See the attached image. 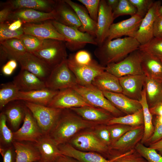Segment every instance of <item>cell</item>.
I'll list each match as a JSON object with an SVG mask.
<instances>
[{
    "mask_svg": "<svg viewBox=\"0 0 162 162\" xmlns=\"http://www.w3.org/2000/svg\"><path fill=\"white\" fill-rule=\"evenodd\" d=\"M140 44L135 38L126 37L111 40H105L95 49L94 53L100 64L105 67L120 62L139 49Z\"/></svg>",
    "mask_w": 162,
    "mask_h": 162,
    "instance_id": "6da1fadb",
    "label": "cell"
},
{
    "mask_svg": "<svg viewBox=\"0 0 162 162\" xmlns=\"http://www.w3.org/2000/svg\"><path fill=\"white\" fill-rule=\"evenodd\" d=\"M68 109L63 110L59 119L48 135L58 145L68 142L82 130L100 124L86 120Z\"/></svg>",
    "mask_w": 162,
    "mask_h": 162,
    "instance_id": "7a4b0ae2",
    "label": "cell"
},
{
    "mask_svg": "<svg viewBox=\"0 0 162 162\" xmlns=\"http://www.w3.org/2000/svg\"><path fill=\"white\" fill-rule=\"evenodd\" d=\"M65 41L55 39H44L42 45L33 54L52 69L68 57Z\"/></svg>",
    "mask_w": 162,
    "mask_h": 162,
    "instance_id": "3957f363",
    "label": "cell"
},
{
    "mask_svg": "<svg viewBox=\"0 0 162 162\" xmlns=\"http://www.w3.org/2000/svg\"><path fill=\"white\" fill-rule=\"evenodd\" d=\"M72 88L91 106L105 110L111 113L114 117L125 115L112 104L105 97L102 91L92 84L87 86L77 84Z\"/></svg>",
    "mask_w": 162,
    "mask_h": 162,
    "instance_id": "277c9868",
    "label": "cell"
},
{
    "mask_svg": "<svg viewBox=\"0 0 162 162\" xmlns=\"http://www.w3.org/2000/svg\"><path fill=\"white\" fill-rule=\"evenodd\" d=\"M51 22L58 32L66 39L67 49L75 51L83 48L87 44L97 46L96 38L89 34L75 28L64 25L55 20Z\"/></svg>",
    "mask_w": 162,
    "mask_h": 162,
    "instance_id": "5b68a950",
    "label": "cell"
},
{
    "mask_svg": "<svg viewBox=\"0 0 162 162\" xmlns=\"http://www.w3.org/2000/svg\"><path fill=\"white\" fill-rule=\"evenodd\" d=\"M44 135H49L59 119L63 109L24 101Z\"/></svg>",
    "mask_w": 162,
    "mask_h": 162,
    "instance_id": "8992f818",
    "label": "cell"
},
{
    "mask_svg": "<svg viewBox=\"0 0 162 162\" xmlns=\"http://www.w3.org/2000/svg\"><path fill=\"white\" fill-rule=\"evenodd\" d=\"M68 142L79 150L98 153L104 155V157H107L108 159H112L109 148L99 140L92 128L91 130H86L79 132Z\"/></svg>",
    "mask_w": 162,
    "mask_h": 162,
    "instance_id": "52a82bcc",
    "label": "cell"
},
{
    "mask_svg": "<svg viewBox=\"0 0 162 162\" xmlns=\"http://www.w3.org/2000/svg\"><path fill=\"white\" fill-rule=\"evenodd\" d=\"M67 62L68 67L76 77L78 84L82 86L92 84L94 78L105 70V67L93 59L87 64L77 63L74 59L73 54L69 55Z\"/></svg>",
    "mask_w": 162,
    "mask_h": 162,
    "instance_id": "ba28073f",
    "label": "cell"
},
{
    "mask_svg": "<svg viewBox=\"0 0 162 162\" xmlns=\"http://www.w3.org/2000/svg\"><path fill=\"white\" fill-rule=\"evenodd\" d=\"M67 60L52 70L45 81L46 88L60 90L72 88L78 84L76 77L68 66Z\"/></svg>",
    "mask_w": 162,
    "mask_h": 162,
    "instance_id": "9c48e42d",
    "label": "cell"
},
{
    "mask_svg": "<svg viewBox=\"0 0 162 162\" xmlns=\"http://www.w3.org/2000/svg\"><path fill=\"white\" fill-rule=\"evenodd\" d=\"M105 71L118 78L129 75L143 74L140 65L139 49L118 62L109 64Z\"/></svg>",
    "mask_w": 162,
    "mask_h": 162,
    "instance_id": "30bf717a",
    "label": "cell"
},
{
    "mask_svg": "<svg viewBox=\"0 0 162 162\" xmlns=\"http://www.w3.org/2000/svg\"><path fill=\"white\" fill-rule=\"evenodd\" d=\"M144 125L136 127L129 131L109 148L112 158L126 153L133 149L140 142L144 133Z\"/></svg>",
    "mask_w": 162,
    "mask_h": 162,
    "instance_id": "8fae6325",
    "label": "cell"
},
{
    "mask_svg": "<svg viewBox=\"0 0 162 162\" xmlns=\"http://www.w3.org/2000/svg\"><path fill=\"white\" fill-rule=\"evenodd\" d=\"M44 135L31 112L26 106L23 125L13 132L14 140L35 143Z\"/></svg>",
    "mask_w": 162,
    "mask_h": 162,
    "instance_id": "7c38bea8",
    "label": "cell"
},
{
    "mask_svg": "<svg viewBox=\"0 0 162 162\" xmlns=\"http://www.w3.org/2000/svg\"><path fill=\"white\" fill-rule=\"evenodd\" d=\"M20 64L21 69L27 70L45 81L52 69L33 53L28 52L13 58Z\"/></svg>",
    "mask_w": 162,
    "mask_h": 162,
    "instance_id": "4fadbf2b",
    "label": "cell"
},
{
    "mask_svg": "<svg viewBox=\"0 0 162 162\" xmlns=\"http://www.w3.org/2000/svg\"><path fill=\"white\" fill-rule=\"evenodd\" d=\"M85 106H92L85 101L81 96L72 88L59 90L47 106L61 109Z\"/></svg>",
    "mask_w": 162,
    "mask_h": 162,
    "instance_id": "5bb4252c",
    "label": "cell"
},
{
    "mask_svg": "<svg viewBox=\"0 0 162 162\" xmlns=\"http://www.w3.org/2000/svg\"><path fill=\"white\" fill-rule=\"evenodd\" d=\"M142 19L136 14L127 19L113 23L106 40H111L124 36L135 38Z\"/></svg>",
    "mask_w": 162,
    "mask_h": 162,
    "instance_id": "9a60e30c",
    "label": "cell"
},
{
    "mask_svg": "<svg viewBox=\"0 0 162 162\" xmlns=\"http://www.w3.org/2000/svg\"><path fill=\"white\" fill-rule=\"evenodd\" d=\"M161 3L160 1H154L147 13L142 19L135 37L140 45L146 44L154 38V24L158 16V12Z\"/></svg>",
    "mask_w": 162,
    "mask_h": 162,
    "instance_id": "2e32d148",
    "label": "cell"
},
{
    "mask_svg": "<svg viewBox=\"0 0 162 162\" xmlns=\"http://www.w3.org/2000/svg\"><path fill=\"white\" fill-rule=\"evenodd\" d=\"M22 28L25 34L42 39H55L66 41L65 39L57 30L51 20L40 23H23Z\"/></svg>",
    "mask_w": 162,
    "mask_h": 162,
    "instance_id": "e0dca14e",
    "label": "cell"
},
{
    "mask_svg": "<svg viewBox=\"0 0 162 162\" xmlns=\"http://www.w3.org/2000/svg\"><path fill=\"white\" fill-rule=\"evenodd\" d=\"M114 20L112 10L107 4L106 0H100L95 38L97 46L101 45L106 39Z\"/></svg>",
    "mask_w": 162,
    "mask_h": 162,
    "instance_id": "ac0fdd59",
    "label": "cell"
},
{
    "mask_svg": "<svg viewBox=\"0 0 162 162\" xmlns=\"http://www.w3.org/2000/svg\"><path fill=\"white\" fill-rule=\"evenodd\" d=\"M55 10L46 13L34 9L22 8L12 11L7 22L20 20L23 23H39L50 20H55Z\"/></svg>",
    "mask_w": 162,
    "mask_h": 162,
    "instance_id": "d6986e66",
    "label": "cell"
},
{
    "mask_svg": "<svg viewBox=\"0 0 162 162\" xmlns=\"http://www.w3.org/2000/svg\"><path fill=\"white\" fill-rule=\"evenodd\" d=\"M144 74L129 75L119 78L122 93L132 99L140 101L141 99L145 78Z\"/></svg>",
    "mask_w": 162,
    "mask_h": 162,
    "instance_id": "ffe728a7",
    "label": "cell"
},
{
    "mask_svg": "<svg viewBox=\"0 0 162 162\" xmlns=\"http://www.w3.org/2000/svg\"><path fill=\"white\" fill-rule=\"evenodd\" d=\"M58 146L62 154L73 158L79 162H113L119 156L108 159L98 153L77 149L68 142Z\"/></svg>",
    "mask_w": 162,
    "mask_h": 162,
    "instance_id": "44dd1931",
    "label": "cell"
},
{
    "mask_svg": "<svg viewBox=\"0 0 162 162\" xmlns=\"http://www.w3.org/2000/svg\"><path fill=\"white\" fill-rule=\"evenodd\" d=\"M102 92L114 106L125 115L134 113L142 109L140 101L128 98L122 93Z\"/></svg>",
    "mask_w": 162,
    "mask_h": 162,
    "instance_id": "7402d4cb",
    "label": "cell"
},
{
    "mask_svg": "<svg viewBox=\"0 0 162 162\" xmlns=\"http://www.w3.org/2000/svg\"><path fill=\"white\" fill-rule=\"evenodd\" d=\"M141 68L147 77L162 81V59L139 49Z\"/></svg>",
    "mask_w": 162,
    "mask_h": 162,
    "instance_id": "603a6c76",
    "label": "cell"
},
{
    "mask_svg": "<svg viewBox=\"0 0 162 162\" xmlns=\"http://www.w3.org/2000/svg\"><path fill=\"white\" fill-rule=\"evenodd\" d=\"M56 3L57 0H10L2 5L9 7L13 11L27 8L49 13L55 10Z\"/></svg>",
    "mask_w": 162,
    "mask_h": 162,
    "instance_id": "cb8c5ba5",
    "label": "cell"
},
{
    "mask_svg": "<svg viewBox=\"0 0 162 162\" xmlns=\"http://www.w3.org/2000/svg\"><path fill=\"white\" fill-rule=\"evenodd\" d=\"M12 82L20 91L28 92L46 88L45 81L23 69H21Z\"/></svg>",
    "mask_w": 162,
    "mask_h": 162,
    "instance_id": "d4e9b609",
    "label": "cell"
},
{
    "mask_svg": "<svg viewBox=\"0 0 162 162\" xmlns=\"http://www.w3.org/2000/svg\"><path fill=\"white\" fill-rule=\"evenodd\" d=\"M70 109L86 120L100 124H106L111 118L114 117L105 110L94 106H85Z\"/></svg>",
    "mask_w": 162,
    "mask_h": 162,
    "instance_id": "484cf974",
    "label": "cell"
},
{
    "mask_svg": "<svg viewBox=\"0 0 162 162\" xmlns=\"http://www.w3.org/2000/svg\"><path fill=\"white\" fill-rule=\"evenodd\" d=\"M58 91L47 88L28 92L19 91L16 100L47 106Z\"/></svg>",
    "mask_w": 162,
    "mask_h": 162,
    "instance_id": "4316f807",
    "label": "cell"
},
{
    "mask_svg": "<svg viewBox=\"0 0 162 162\" xmlns=\"http://www.w3.org/2000/svg\"><path fill=\"white\" fill-rule=\"evenodd\" d=\"M56 12L55 20L66 26L79 29L82 24L74 10L64 0H57L55 9Z\"/></svg>",
    "mask_w": 162,
    "mask_h": 162,
    "instance_id": "83f0119b",
    "label": "cell"
},
{
    "mask_svg": "<svg viewBox=\"0 0 162 162\" xmlns=\"http://www.w3.org/2000/svg\"><path fill=\"white\" fill-rule=\"evenodd\" d=\"M40 154L43 162H55L62 154L58 145L48 135H44L34 143Z\"/></svg>",
    "mask_w": 162,
    "mask_h": 162,
    "instance_id": "f1b7e54d",
    "label": "cell"
},
{
    "mask_svg": "<svg viewBox=\"0 0 162 162\" xmlns=\"http://www.w3.org/2000/svg\"><path fill=\"white\" fill-rule=\"evenodd\" d=\"M12 144L16 153L15 162H37L40 160V154L34 143L14 140Z\"/></svg>",
    "mask_w": 162,
    "mask_h": 162,
    "instance_id": "f546056e",
    "label": "cell"
},
{
    "mask_svg": "<svg viewBox=\"0 0 162 162\" xmlns=\"http://www.w3.org/2000/svg\"><path fill=\"white\" fill-rule=\"evenodd\" d=\"M74 10L82 24L79 29L81 31L86 32L96 38L97 22L90 17L86 8L70 0H64Z\"/></svg>",
    "mask_w": 162,
    "mask_h": 162,
    "instance_id": "4dcf8cb0",
    "label": "cell"
},
{
    "mask_svg": "<svg viewBox=\"0 0 162 162\" xmlns=\"http://www.w3.org/2000/svg\"><path fill=\"white\" fill-rule=\"evenodd\" d=\"M92 84L102 92L122 93L119 78L105 70L94 78Z\"/></svg>",
    "mask_w": 162,
    "mask_h": 162,
    "instance_id": "1f68e13d",
    "label": "cell"
},
{
    "mask_svg": "<svg viewBox=\"0 0 162 162\" xmlns=\"http://www.w3.org/2000/svg\"><path fill=\"white\" fill-rule=\"evenodd\" d=\"M143 88L149 108L162 101V81L146 76Z\"/></svg>",
    "mask_w": 162,
    "mask_h": 162,
    "instance_id": "d6a6232c",
    "label": "cell"
},
{
    "mask_svg": "<svg viewBox=\"0 0 162 162\" xmlns=\"http://www.w3.org/2000/svg\"><path fill=\"white\" fill-rule=\"evenodd\" d=\"M13 101V103L8 106L3 112L11 126L16 129L24 119L26 106L23 101L16 100Z\"/></svg>",
    "mask_w": 162,
    "mask_h": 162,
    "instance_id": "836d02e7",
    "label": "cell"
},
{
    "mask_svg": "<svg viewBox=\"0 0 162 162\" xmlns=\"http://www.w3.org/2000/svg\"><path fill=\"white\" fill-rule=\"evenodd\" d=\"M140 102L142 105L144 117V133L140 143L145 144L153 134L154 126L153 122V116L151 113L146 98L145 91L143 88L142 97Z\"/></svg>",
    "mask_w": 162,
    "mask_h": 162,
    "instance_id": "e575fe53",
    "label": "cell"
},
{
    "mask_svg": "<svg viewBox=\"0 0 162 162\" xmlns=\"http://www.w3.org/2000/svg\"><path fill=\"white\" fill-rule=\"evenodd\" d=\"M119 124L132 127L144 125V117L142 109L130 114L119 117H114L107 123L106 125Z\"/></svg>",
    "mask_w": 162,
    "mask_h": 162,
    "instance_id": "d590c367",
    "label": "cell"
},
{
    "mask_svg": "<svg viewBox=\"0 0 162 162\" xmlns=\"http://www.w3.org/2000/svg\"><path fill=\"white\" fill-rule=\"evenodd\" d=\"M0 46L8 54L9 59L27 52L24 46L19 38L7 39L0 41Z\"/></svg>",
    "mask_w": 162,
    "mask_h": 162,
    "instance_id": "8d00e7d4",
    "label": "cell"
},
{
    "mask_svg": "<svg viewBox=\"0 0 162 162\" xmlns=\"http://www.w3.org/2000/svg\"><path fill=\"white\" fill-rule=\"evenodd\" d=\"M19 91L12 82L1 85L0 109L2 110L10 102L16 100Z\"/></svg>",
    "mask_w": 162,
    "mask_h": 162,
    "instance_id": "74e56055",
    "label": "cell"
},
{
    "mask_svg": "<svg viewBox=\"0 0 162 162\" xmlns=\"http://www.w3.org/2000/svg\"><path fill=\"white\" fill-rule=\"evenodd\" d=\"M135 149L147 162H162V155L154 149L140 142L137 144Z\"/></svg>",
    "mask_w": 162,
    "mask_h": 162,
    "instance_id": "f35d334b",
    "label": "cell"
},
{
    "mask_svg": "<svg viewBox=\"0 0 162 162\" xmlns=\"http://www.w3.org/2000/svg\"><path fill=\"white\" fill-rule=\"evenodd\" d=\"M19 39L21 40L27 52L31 53H33L40 48L44 40L25 34Z\"/></svg>",
    "mask_w": 162,
    "mask_h": 162,
    "instance_id": "ab89813d",
    "label": "cell"
},
{
    "mask_svg": "<svg viewBox=\"0 0 162 162\" xmlns=\"http://www.w3.org/2000/svg\"><path fill=\"white\" fill-rule=\"evenodd\" d=\"M139 49L162 59V38L154 37Z\"/></svg>",
    "mask_w": 162,
    "mask_h": 162,
    "instance_id": "60d3db41",
    "label": "cell"
},
{
    "mask_svg": "<svg viewBox=\"0 0 162 162\" xmlns=\"http://www.w3.org/2000/svg\"><path fill=\"white\" fill-rule=\"evenodd\" d=\"M136 8L129 0H119L116 8L113 11L114 19L118 17L123 15H128L131 16L136 14Z\"/></svg>",
    "mask_w": 162,
    "mask_h": 162,
    "instance_id": "b9f144b4",
    "label": "cell"
},
{
    "mask_svg": "<svg viewBox=\"0 0 162 162\" xmlns=\"http://www.w3.org/2000/svg\"><path fill=\"white\" fill-rule=\"evenodd\" d=\"M7 118L4 113L0 114V141L3 144L8 145L12 143L14 140L13 132L9 128L6 124Z\"/></svg>",
    "mask_w": 162,
    "mask_h": 162,
    "instance_id": "7bdbcfd3",
    "label": "cell"
},
{
    "mask_svg": "<svg viewBox=\"0 0 162 162\" xmlns=\"http://www.w3.org/2000/svg\"><path fill=\"white\" fill-rule=\"evenodd\" d=\"M107 125L110 134L111 146L126 133L136 127L119 124Z\"/></svg>",
    "mask_w": 162,
    "mask_h": 162,
    "instance_id": "ee69618b",
    "label": "cell"
},
{
    "mask_svg": "<svg viewBox=\"0 0 162 162\" xmlns=\"http://www.w3.org/2000/svg\"><path fill=\"white\" fill-rule=\"evenodd\" d=\"M92 129L99 140L109 148L111 143L107 125L105 124H99L92 128Z\"/></svg>",
    "mask_w": 162,
    "mask_h": 162,
    "instance_id": "f6af8a7d",
    "label": "cell"
},
{
    "mask_svg": "<svg viewBox=\"0 0 162 162\" xmlns=\"http://www.w3.org/2000/svg\"><path fill=\"white\" fill-rule=\"evenodd\" d=\"M24 34L22 27L16 31L9 29L7 23L0 24V41L13 38H19Z\"/></svg>",
    "mask_w": 162,
    "mask_h": 162,
    "instance_id": "bcb514c9",
    "label": "cell"
},
{
    "mask_svg": "<svg viewBox=\"0 0 162 162\" xmlns=\"http://www.w3.org/2000/svg\"><path fill=\"white\" fill-rule=\"evenodd\" d=\"M78 1L85 6L90 17L97 22L100 0H78Z\"/></svg>",
    "mask_w": 162,
    "mask_h": 162,
    "instance_id": "7dc6e473",
    "label": "cell"
},
{
    "mask_svg": "<svg viewBox=\"0 0 162 162\" xmlns=\"http://www.w3.org/2000/svg\"><path fill=\"white\" fill-rule=\"evenodd\" d=\"M136 8V14L143 18L152 6L154 1L152 0H129Z\"/></svg>",
    "mask_w": 162,
    "mask_h": 162,
    "instance_id": "c3c4849f",
    "label": "cell"
},
{
    "mask_svg": "<svg viewBox=\"0 0 162 162\" xmlns=\"http://www.w3.org/2000/svg\"><path fill=\"white\" fill-rule=\"evenodd\" d=\"M113 162H147V161L134 149L119 156Z\"/></svg>",
    "mask_w": 162,
    "mask_h": 162,
    "instance_id": "681fc988",
    "label": "cell"
},
{
    "mask_svg": "<svg viewBox=\"0 0 162 162\" xmlns=\"http://www.w3.org/2000/svg\"><path fill=\"white\" fill-rule=\"evenodd\" d=\"M73 55L75 61L80 64H87L93 59L90 53L84 50H79Z\"/></svg>",
    "mask_w": 162,
    "mask_h": 162,
    "instance_id": "f907efd6",
    "label": "cell"
},
{
    "mask_svg": "<svg viewBox=\"0 0 162 162\" xmlns=\"http://www.w3.org/2000/svg\"><path fill=\"white\" fill-rule=\"evenodd\" d=\"M17 61L14 59H9L2 67V73L7 76L11 75L17 67Z\"/></svg>",
    "mask_w": 162,
    "mask_h": 162,
    "instance_id": "816d5d0a",
    "label": "cell"
},
{
    "mask_svg": "<svg viewBox=\"0 0 162 162\" xmlns=\"http://www.w3.org/2000/svg\"><path fill=\"white\" fill-rule=\"evenodd\" d=\"M154 126L153 133L146 143L148 146L162 139V124H157Z\"/></svg>",
    "mask_w": 162,
    "mask_h": 162,
    "instance_id": "f5cc1de1",
    "label": "cell"
},
{
    "mask_svg": "<svg viewBox=\"0 0 162 162\" xmlns=\"http://www.w3.org/2000/svg\"><path fill=\"white\" fill-rule=\"evenodd\" d=\"M153 35L154 38H162V16H158L154 21Z\"/></svg>",
    "mask_w": 162,
    "mask_h": 162,
    "instance_id": "db71d44e",
    "label": "cell"
},
{
    "mask_svg": "<svg viewBox=\"0 0 162 162\" xmlns=\"http://www.w3.org/2000/svg\"><path fill=\"white\" fill-rule=\"evenodd\" d=\"M3 7L0 11V24L7 22L13 11L12 9L8 6L3 5Z\"/></svg>",
    "mask_w": 162,
    "mask_h": 162,
    "instance_id": "11a10c76",
    "label": "cell"
},
{
    "mask_svg": "<svg viewBox=\"0 0 162 162\" xmlns=\"http://www.w3.org/2000/svg\"><path fill=\"white\" fill-rule=\"evenodd\" d=\"M10 23H7L8 28L11 30H18L22 27L23 22L20 20H16L13 21Z\"/></svg>",
    "mask_w": 162,
    "mask_h": 162,
    "instance_id": "9f6ffc18",
    "label": "cell"
},
{
    "mask_svg": "<svg viewBox=\"0 0 162 162\" xmlns=\"http://www.w3.org/2000/svg\"><path fill=\"white\" fill-rule=\"evenodd\" d=\"M150 112L153 116H162V101L149 108Z\"/></svg>",
    "mask_w": 162,
    "mask_h": 162,
    "instance_id": "6f0895ef",
    "label": "cell"
},
{
    "mask_svg": "<svg viewBox=\"0 0 162 162\" xmlns=\"http://www.w3.org/2000/svg\"><path fill=\"white\" fill-rule=\"evenodd\" d=\"M3 162H13V155L12 150L11 148L5 149L4 154L2 156Z\"/></svg>",
    "mask_w": 162,
    "mask_h": 162,
    "instance_id": "680465c9",
    "label": "cell"
},
{
    "mask_svg": "<svg viewBox=\"0 0 162 162\" xmlns=\"http://www.w3.org/2000/svg\"><path fill=\"white\" fill-rule=\"evenodd\" d=\"M148 147L154 149L162 155V139L149 145Z\"/></svg>",
    "mask_w": 162,
    "mask_h": 162,
    "instance_id": "91938a15",
    "label": "cell"
},
{
    "mask_svg": "<svg viewBox=\"0 0 162 162\" xmlns=\"http://www.w3.org/2000/svg\"><path fill=\"white\" fill-rule=\"evenodd\" d=\"M55 162H79L75 159L67 156L62 155L56 160Z\"/></svg>",
    "mask_w": 162,
    "mask_h": 162,
    "instance_id": "94428289",
    "label": "cell"
},
{
    "mask_svg": "<svg viewBox=\"0 0 162 162\" xmlns=\"http://www.w3.org/2000/svg\"><path fill=\"white\" fill-rule=\"evenodd\" d=\"M8 58V54L0 46V64H2Z\"/></svg>",
    "mask_w": 162,
    "mask_h": 162,
    "instance_id": "6125c7cd",
    "label": "cell"
},
{
    "mask_svg": "<svg viewBox=\"0 0 162 162\" xmlns=\"http://www.w3.org/2000/svg\"><path fill=\"white\" fill-rule=\"evenodd\" d=\"M119 0H106V2L107 4L111 8L113 11L117 7Z\"/></svg>",
    "mask_w": 162,
    "mask_h": 162,
    "instance_id": "be15d7a7",
    "label": "cell"
},
{
    "mask_svg": "<svg viewBox=\"0 0 162 162\" xmlns=\"http://www.w3.org/2000/svg\"><path fill=\"white\" fill-rule=\"evenodd\" d=\"M154 125L157 124H162V116H154Z\"/></svg>",
    "mask_w": 162,
    "mask_h": 162,
    "instance_id": "e7e4bbea",
    "label": "cell"
},
{
    "mask_svg": "<svg viewBox=\"0 0 162 162\" xmlns=\"http://www.w3.org/2000/svg\"><path fill=\"white\" fill-rule=\"evenodd\" d=\"M162 16V5L160 7L158 12V16Z\"/></svg>",
    "mask_w": 162,
    "mask_h": 162,
    "instance_id": "03108f58",
    "label": "cell"
},
{
    "mask_svg": "<svg viewBox=\"0 0 162 162\" xmlns=\"http://www.w3.org/2000/svg\"><path fill=\"white\" fill-rule=\"evenodd\" d=\"M43 162L40 160L39 161H38V162Z\"/></svg>",
    "mask_w": 162,
    "mask_h": 162,
    "instance_id": "003e7915",
    "label": "cell"
}]
</instances>
